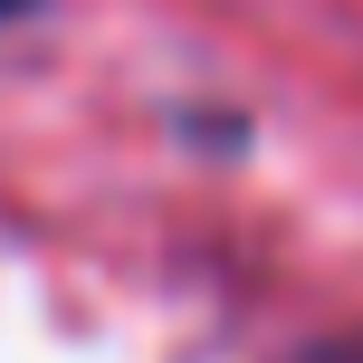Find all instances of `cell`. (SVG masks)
<instances>
[{
    "mask_svg": "<svg viewBox=\"0 0 363 363\" xmlns=\"http://www.w3.org/2000/svg\"><path fill=\"white\" fill-rule=\"evenodd\" d=\"M287 363H363V335H315V345H296Z\"/></svg>",
    "mask_w": 363,
    "mask_h": 363,
    "instance_id": "1",
    "label": "cell"
},
{
    "mask_svg": "<svg viewBox=\"0 0 363 363\" xmlns=\"http://www.w3.org/2000/svg\"><path fill=\"white\" fill-rule=\"evenodd\" d=\"M19 10H38V0H0V19H19Z\"/></svg>",
    "mask_w": 363,
    "mask_h": 363,
    "instance_id": "2",
    "label": "cell"
}]
</instances>
